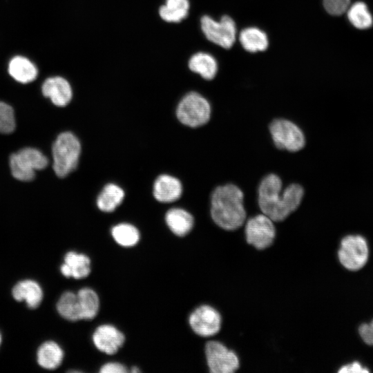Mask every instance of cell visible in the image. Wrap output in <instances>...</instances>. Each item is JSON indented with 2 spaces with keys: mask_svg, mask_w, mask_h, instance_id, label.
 Here are the masks:
<instances>
[{
  "mask_svg": "<svg viewBox=\"0 0 373 373\" xmlns=\"http://www.w3.org/2000/svg\"><path fill=\"white\" fill-rule=\"evenodd\" d=\"M64 352L54 341H46L41 344L37 353L38 364L47 370H55L61 363Z\"/></svg>",
  "mask_w": 373,
  "mask_h": 373,
  "instance_id": "19",
  "label": "cell"
},
{
  "mask_svg": "<svg viewBox=\"0 0 373 373\" xmlns=\"http://www.w3.org/2000/svg\"><path fill=\"white\" fill-rule=\"evenodd\" d=\"M166 222L170 230L175 235L184 236L193 227L194 220L191 214L180 208L169 210L165 216Z\"/></svg>",
  "mask_w": 373,
  "mask_h": 373,
  "instance_id": "18",
  "label": "cell"
},
{
  "mask_svg": "<svg viewBox=\"0 0 373 373\" xmlns=\"http://www.w3.org/2000/svg\"><path fill=\"white\" fill-rule=\"evenodd\" d=\"M82 319L91 320L98 313L99 300L97 293L92 289L84 287L77 294Z\"/></svg>",
  "mask_w": 373,
  "mask_h": 373,
  "instance_id": "23",
  "label": "cell"
},
{
  "mask_svg": "<svg viewBox=\"0 0 373 373\" xmlns=\"http://www.w3.org/2000/svg\"><path fill=\"white\" fill-rule=\"evenodd\" d=\"M124 192L122 188L114 184L106 185L99 193L97 204L104 212L113 211L122 202Z\"/></svg>",
  "mask_w": 373,
  "mask_h": 373,
  "instance_id": "22",
  "label": "cell"
},
{
  "mask_svg": "<svg viewBox=\"0 0 373 373\" xmlns=\"http://www.w3.org/2000/svg\"><path fill=\"white\" fill-rule=\"evenodd\" d=\"M238 40L242 47L251 53L263 52L269 46V39L266 32L254 26L242 29L238 35Z\"/></svg>",
  "mask_w": 373,
  "mask_h": 373,
  "instance_id": "17",
  "label": "cell"
},
{
  "mask_svg": "<svg viewBox=\"0 0 373 373\" xmlns=\"http://www.w3.org/2000/svg\"><path fill=\"white\" fill-rule=\"evenodd\" d=\"M15 128V118L12 108L0 102V133H10Z\"/></svg>",
  "mask_w": 373,
  "mask_h": 373,
  "instance_id": "28",
  "label": "cell"
},
{
  "mask_svg": "<svg viewBox=\"0 0 373 373\" xmlns=\"http://www.w3.org/2000/svg\"><path fill=\"white\" fill-rule=\"evenodd\" d=\"M112 236L121 246L128 247L135 245L140 240V233L136 227L128 223H120L113 227Z\"/></svg>",
  "mask_w": 373,
  "mask_h": 373,
  "instance_id": "27",
  "label": "cell"
},
{
  "mask_svg": "<svg viewBox=\"0 0 373 373\" xmlns=\"http://www.w3.org/2000/svg\"><path fill=\"white\" fill-rule=\"evenodd\" d=\"M8 72L16 81L23 84L34 81L38 73L34 64L21 56H16L10 60Z\"/></svg>",
  "mask_w": 373,
  "mask_h": 373,
  "instance_id": "21",
  "label": "cell"
},
{
  "mask_svg": "<svg viewBox=\"0 0 373 373\" xmlns=\"http://www.w3.org/2000/svg\"><path fill=\"white\" fill-rule=\"evenodd\" d=\"M48 164L47 157L39 150L24 148L11 155L10 166L15 178L28 182L34 179L35 171L41 170Z\"/></svg>",
  "mask_w": 373,
  "mask_h": 373,
  "instance_id": "6",
  "label": "cell"
},
{
  "mask_svg": "<svg viewBox=\"0 0 373 373\" xmlns=\"http://www.w3.org/2000/svg\"><path fill=\"white\" fill-rule=\"evenodd\" d=\"M304 194L303 187L297 183H291L283 190L281 178L269 173L259 184L258 204L263 214L274 222H281L298 208Z\"/></svg>",
  "mask_w": 373,
  "mask_h": 373,
  "instance_id": "1",
  "label": "cell"
},
{
  "mask_svg": "<svg viewBox=\"0 0 373 373\" xmlns=\"http://www.w3.org/2000/svg\"><path fill=\"white\" fill-rule=\"evenodd\" d=\"M12 294L17 301L25 300L31 309L39 307L43 298L41 287L32 280H24L17 283L12 288Z\"/></svg>",
  "mask_w": 373,
  "mask_h": 373,
  "instance_id": "16",
  "label": "cell"
},
{
  "mask_svg": "<svg viewBox=\"0 0 373 373\" xmlns=\"http://www.w3.org/2000/svg\"><path fill=\"white\" fill-rule=\"evenodd\" d=\"M247 242L258 249L270 246L276 236L274 221L266 215H256L249 218L245 225Z\"/></svg>",
  "mask_w": 373,
  "mask_h": 373,
  "instance_id": "9",
  "label": "cell"
},
{
  "mask_svg": "<svg viewBox=\"0 0 373 373\" xmlns=\"http://www.w3.org/2000/svg\"><path fill=\"white\" fill-rule=\"evenodd\" d=\"M80 151V143L73 133L64 132L58 135L52 146V166L57 176L66 177L75 169Z\"/></svg>",
  "mask_w": 373,
  "mask_h": 373,
  "instance_id": "3",
  "label": "cell"
},
{
  "mask_svg": "<svg viewBox=\"0 0 373 373\" xmlns=\"http://www.w3.org/2000/svg\"><path fill=\"white\" fill-rule=\"evenodd\" d=\"M125 341L124 334L111 325L99 326L93 334L95 346L107 354H113L122 346Z\"/></svg>",
  "mask_w": 373,
  "mask_h": 373,
  "instance_id": "12",
  "label": "cell"
},
{
  "mask_svg": "<svg viewBox=\"0 0 373 373\" xmlns=\"http://www.w3.org/2000/svg\"><path fill=\"white\" fill-rule=\"evenodd\" d=\"M188 0H166L160 8V16L168 22H179L186 18L189 13Z\"/></svg>",
  "mask_w": 373,
  "mask_h": 373,
  "instance_id": "25",
  "label": "cell"
},
{
  "mask_svg": "<svg viewBox=\"0 0 373 373\" xmlns=\"http://www.w3.org/2000/svg\"><path fill=\"white\" fill-rule=\"evenodd\" d=\"M338 256L341 265L348 270L357 271L367 262L369 257L368 245L360 235H349L341 242Z\"/></svg>",
  "mask_w": 373,
  "mask_h": 373,
  "instance_id": "8",
  "label": "cell"
},
{
  "mask_svg": "<svg viewBox=\"0 0 373 373\" xmlns=\"http://www.w3.org/2000/svg\"><path fill=\"white\" fill-rule=\"evenodd\" d=\"M60 270L67 278H84L90 272V260L84 254L69 251L64 257V262L61 265Z\"/></svg>",
  "mask_w": 373,
  "mask_h": 373,
  "instance_id": "15",
  "label": "cell"
},
{
  "mask_svg": "<svg viewBox=\"0 0 373 373\" xmlns=\"http://www.w3.org/2000/svg\"><path fill=\"white\" fill-rule=\"evenodd\" d=\"M41 90L43 95L50 99L58 106H65L72 98V89L66 79L61 77H49L44 82Z\"/></svg>",
  "mask_w": 373,
  "mask_h": 373,
  "instance_id": "13",
  "label": "cell"
},
{
  "mask_svg": "<svg viewBox=\"0 0 373 373\" xmlns=\"http://www.w3.org/2000/svg\"><path fill=\"white\" fill-rule=\"evenodd\" d=\"M200 26L206 38L220 47L229 49L236 41V24L228 15L222 16L218 21L204 15L200 19Z\"/></svg>",
  "mask_w": 373,
  "mask_h": 373,
  "instance_id": "7",
  "label": "cell"
},
{
  "mask_svg": "<svg viewBox=\"0 0 373 373\" xmlns=\"http://www.w3.org/2000/svg\"><path fill=\"white\" fill-rule=\"evenodd\" d=\"M350 0H323L325 10L331 15L338 16L346 12Z\"/></svg>",
  "mask_w": 373,
  "mask_h": 373,
  "instance_id": "29",
  "label": "cell"
},
{
  "mask_svg": "<svg viewBox=\"0 0 373 373\" xmlns=\"http://www.w3.org/2000/svg\"><path fill=\"white\" fill-rule=\"evenodd\" d=\"M207 365L212 373H232L239 367L237 355L218 341L206 344Z\"/></svg>",
  "mask_w": 373,
  "mask_h": 373,
  "instance_id": "10",
  "label": "cell"
},
{
  "mask_svg": "<svg viewBox=\"0 0 373 373\" xmlns=\"http://www.w3.org/2000/svg\"><path fill=\"white\" fill-rule=\"evenodd\" d=\"M269 131L275 146L289 152H298L306 143L303 130L292 121L285 118L273 119Z\"/></svg>",
  "mask_w": 373,
  "mask_h": 373,
  "instance_id": "4",
  "label": "cell"
},
{
  "mask_svg": "<svg viewBox=\"0 0 373 373\" xmlns=\"http://www.w3.org/2000/svg\"><path fill=\"white\" fill-rule=\"evenodd\" d=\"M128 370L126 367L119 363H108L102 366L101 373H125Z\"/></svg>",
  "mask_w": 373,
  "mask_h": 373,
  "instance_id": "31",
  "label": "cell"
},
{
  "mask_svg": "<svg viewBox=\"0 0 373 373\" xmlns=\"http://www.w3.org/2000/svg\"><path fill=\"white\" fill-rule=\"evenodd\" d=\"M211 215L213 222L224 230L240 228L247 217L241 189L232 183L218 186L211 196Z\"/></svg>",
  "mask_w": 373,
  "mask_h": 373,
  "instance_id": "2",
  "label": "cell"
},
{
  "mask_svg": "<svg viewBox=\"0 0 373 373\" xmlns=\"http://www.w3.org/2000/svg\"><path fill=\"white\" fill-rule=\"evenodd\" d=\"M189 67L207 80L213 79L218 70L216 59L211 55L203 52H197L190 58Z\"/></svg>",
  "mask_w": 373,
  "mask_h": 373,
  "instance_id": "20",
  "label": "cell"
},
{
  "mask_svg": "<svg viewBox=\"0 0 373 373\" xmlns=\"http://www.w3.org/2000/svg\"><path fill=\"white\" fill-rule=\"evenodd\" d=\"M131 372L133 373L140 372V370L137 367H131Z\"/></svg>",
  "mask_w": 373,
  "mask_h": 373,
  "instance_id": "33",
  "label": "cell"
},
{
  "mask_svg": "<svg viewBox=\"0 0 373 373\" xmlns=\"http://www.w3.org/2000/svg\"><path fill=\"white\" fill-rule=\"evenodd\" d=\"M182 186L180 181L169 175H161L153 186V195L161 202H172L182 195Z\"/></svg>",
  "mask_w": 373,
  "mask_h": 373,
  "instance_id": "14",
  "label": "cell"
},
{
  "mask_svg": "<svg viewBox=\"0 0 373 373\" xmlns=\"http://www.w3.org/2000/svg\"><path fill=\"white\" fill-rule=\"evenodd\" d=\"M346 11L350 22L356 28L364 30L372 26L373 18L365 3L356 1Z\"/></svg>",
  "mask_w": 373,
  "mask_h": 373,
  "instance_id": "26",
  "label": "cell"
},
{
  "mask_svg": "<svg viewBox=\"0 0 373 373\" xmlns=\"http://www.w3.org/2000/svg\"><path fill=\"white\" fill-rule=\"evenodd\" d=\"M1 335L0 334V345H1Z\"/></svg>",
  "mask_w": 373,
  "mask_h": 373,
  "instance_id": "34",
  "label": "cell"
},
{
  "mask_svg": "<svg viewBox=\"0 0 373 373\" xmlns=\"http://www.w3.org/2000/svg\"><path fill=\"white\" fill-rule=\"evenodd\" d=\"M58 313L70 321L82 320L81 311L77 294L71 291L64 292L57 303Z\"/></svg>",
  "mask_w": 373,
  "mask_h": 373,
  "instance_id": "24",
  "label": "cell"
},
{
  "mask_svg": "<svg viewBox=\"0 0 373 373\" xmlns=\"http://www.w3.org/2000/svg\"><path fill=\"white\" fill-rule=\"evenodd\" d=\"M176 113L182 124L196 128L209 121L211 108L208 100L202 95L196 92H190L181 99Z\"/></svg>",
  "mask_w": 373,
  "mask_h": 373,
  "instance_id": "5",
  "label": "cell"
},
{
  "mask_svg": "<svg viewBox=\"0 0 373 373\" xmlns=\"http://www.w3.org/2000/svg\"><path fill=\"white\" fill-rule=\"evenodd\" d=\"M370 370L367 369L365 367L363 366L360 363L358 362H352V363L347 364L343 367L338 370V372H363L367 373L369 372Z\"/></svg>",
  "mask_w": 373,
  "mask_h": 373,
  "instance_id": "32",
  "label": "cell"
},
{
  "mask_svg": "<svg viewBox=\"0 0 373 373\" xmlns=\"http://www.w3.org/2000/svg\"><path fill=\"white\" fill-rule=\"evenodd\" d=\"M189 322L195 334L208 337L219 332L221 326V316L213 307L202 305L191 314Z\"/></svg>",
  "mask_w": 373,
  "mask_h": 373,
  "instance_id": "11",
  "label": "cell"
},
{
  "mask_svg": "<svg viewBox=\"0 0 373 373\" xmlns=\"http://www.w3.org/2000/svg\"><path fill=\"white\" fill-rule=\"evenodd\" d=\"M358 332L366 344L373 346V320L370 323L361 324L359 326Z\"/></svg>",
  "mask_w": 373,
  "mask_h": 373,
  "instance_id": "30",
  "label": "cell"
}]
</instances>
